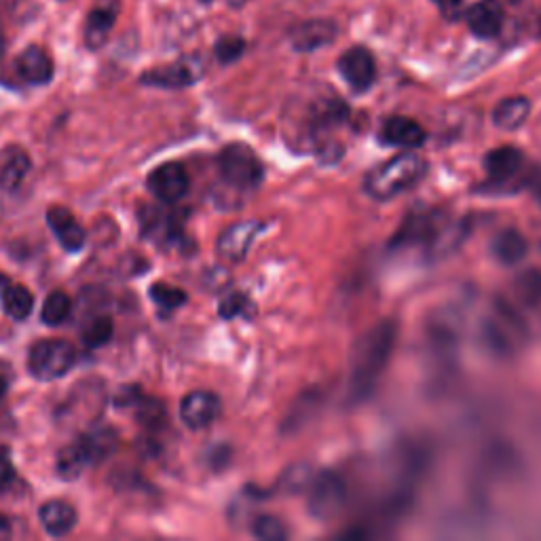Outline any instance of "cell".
Instances as JSON below:
<instances>
[{
    "mask_svg": "<svg viewBox=\"0 0 541 541\" xmlns=\"http://www.w3.org/2000/svg\"><path fill=\"white\" fill-rule=\"evenodd\" d=\"M9 286V279L5 275H0V294H3V290Z\"/></svg>",
    "mask_w": 541,
    "mask_h": 541,
    "instance_id": "ab89813d",
    "label": "cell"
},
{
    "mask_svg": "<svg viewBox=\"0 0 541 541\" xmlns=\"http://www.w3.org/2000/svg\"><path fill=\"white\" fill-rule=\"evenodd\" d=\"M87 465L89 459L79 442L66 446V449H62L58 455V474L62 480H77Z\"/></svg>",
    "mask_w": 541,
    "mask_h": 541,
    "instance_id": "d4e9b609",
    "label": "cell"
},
{
    "mask_svg": "<svg viewBox=\"0 0 541 541\" xmlns=\"http://www.w3.org/2000/svg\"><path fill=\"white\" fill-rule=\"evenodd\" d=\"M218 167H220V176L233 189L241 191H250L260 186L265 178V167L263 161L258 159V155L252 151L248 144H229L222 148V153L218 157Z\"/></svg>",
    "mask_w": 541,
    "mask_h": 541,
    "instance_id": "3957f363",
    "label": "cell"
},
{
    "mask_svg": "<svg viewBox=\"0 0 541 541\" xmlns=\"http://www.w3.org/2000/svg\"><path fill=\"white\" fill-rule=\"evenodd\" d=\"M516 294L525 305H541V269H527L516 277Z\"/></svg>",
    "mask_w": 541,
    "mask_h": 541,
    "instance_id": "484cf974",
    "label": "cell"
},
{
    "mask_svg": "<svg viewBox=\"0 0 541 541\" xmlns=\"http://www.w3.org/2000/svg\"><path fill=\"white\" fill-rule=\"evenodd\" d=\"M5 391H7V383H5V379H0V400L5 398Z\"/></svg>",
    "mask_w": 541,
    "mask_h": 541,
    "instance_id": "60d3db41",
    "label": "cell"
},
{
    "mask_svg": "<svg viewBox=\"0 0 541 541\" xmlns=\"http://www.w3.org/2000/svg\"><path fill=\"white\" fill-rule=\"evenodd\" d=\"M136 408H138V419L146 425V427H159L165 419V408L159 400H153V398H140L136 402Z\"/></svg>",
    "mask_w": 541,
    "mask_h": 541,
    "instance_id": "d6a6232c",
    "label": "cell"
},
{
    "mask_svg": "<svg viewBox=\"0 0 541 541\" xmlns=\"http://www.w3.org/2000/svg\"><path fill=\"white\" fill-rule=\"evenodd\" d=\"M17 72L30 85H47L53 79V62L43 47L30 45L17 58Z\"/></svg>",
    "mask_w": 541,
    "mask_h": 541,
    "instance_id": "ac0fdd59",
    "label": "cell"
},
{
    "mask_svg": "<svg viewBox=\"0 0 541 541\" xmlns=\"http://www.w3.org/2000/svg\"><path fill=\"white\" fill-rule=\"evenodd\" d=\"M246 3H250V0H229V5H231L233 9H239V7H244Z\"/></svg>",
    "mask_w": 541,
    "mask_h": 541,
    "instance_id": "f35d334b",
    "label": "cell"
},
{
    "mask_svg": "<svg viewBox=\"0 0 541 541\" xmlns=\"http://www.w3.org/2000/svg\"><path fill=\"white\" fill-rule=\"evenodd\" d=\"M30 172V159L26 153L17 151L7 157V161L0 167V186L5 191H17L22 186L24 178Z\"/></svg>",
    "mask_w": 541,
    "mask_h": 541,
    "instance_id": "cb8c5ba5",
    "label": "cell"
},
{
    "mask_svg": "<svg viewBox=\"0 0 541 541\" xmlns=\"http://www.w3.org/2000/svg\"><path fill=\"white\" fill-rule=\"evenodd\" d=\"M201 3H212V0H201Z\"/></svg>",
    "mask_w": 541,
    "mask_h": 541,
    "instance_id": "ee69618b",
    "label": "cell"
},
{
    "mask_svg": "<svg viewBox=\"0 0 541 541\" xmlns=\"http://www.w3.org/2000/svg\"><path fill=\"white\" fill-rule=\"evenodd\" d=\"M246 53V41L241 36H222L214 47V55L220 64H235Z\"/></svg>",
    "mask_w": 541,
    "mask_h": 541,
    "instance_id": "1f68e13d",
    "label": "cell"
},
{
    "mask_svg": "<svg viewBox=\"0 0 541 541\" xmlns=\"http://www.w3.org/2000/svg\"><path fill=\"white\" fill-rule=\"evenodd\" d=\"M252 535L260 541H284L288 537V529L277 516L260 514L252 522Z\"/></svg>",
    "mask_w": 541,
    "mask_h": 541,
    "instance_id": "f546056e",
    "label": "cell"
},
{
    "mask_svg": "<svg viewBox=\"0 0 541 541\" xmlns=\"http://www.w3.org/2000/svg\"><path fill=\"white\" fill-rule=\"evenodd\" d=\"M252 309V303L248 301V296L233 292L227 298H222V303L218 307V313L225 317V320H235V317L248 315V311Z\"/></svg>",
    "mask_w": 541,
    "mask_h": 541,
    "instance_id": "836d02e7",
    "label": "cell"
},
{
    "mask_svg": "<svg viewBox=\"0 0 541 541\" xmlns=\"http://www.w3.org/2000/svg\"><path fill=\"white\" fill-rule=\"evenodd\" d=\"M522 163H525V157L518 151L516 146H499L493 148V151L484 159V170H487L489 178L497 184L508 182L516 178L522 170Z\"/></svg>",
    "mask_w": 541,
    "mask_h": 541,
    "instance_id": "e0dca14e",
    "label": "cell"
},
{
    "mask_svg": "<svg viewBox=\"0 0 541 541\" xmlns=\"http://www.w3.org/2000/svg\"><path fill=\"white\" fill-rule=\"evenodd\" d=\"M339 28L332 20H311L301 26H296L290 34V43L296 51L311 53L330 45L337 39Z\"/></svg>",
    "mask_w": 541,
    "mask_h": 541,
    "instance_id": "2e32d148",
    "label": "cell"
},
{
    "mask_svg": "<svg viewBox=\"0 0 541 541\" xmlns=\"http://www.w3.org/2000/svg\"><path fill=\"white\" fill-rule=\"evenodd\" d=\"M47 225L53 231L55 239H58V244L66 252L77 254V252H81L85 248L87 233L79 225V220L74 218V214L68 212L66 208H51L47 212Z\"/></svg>",
    "mask_w": 541,
    "mask_h": 541,
    "instance_id": "9a60e30c",
    "label": "cell"
},
{
    "mask_svg": "<svg viewBox=\"0 0 541 541\" xmlns=\"http://www.w3.org/2000/svg\"><path fill=\"white\" fill-rule=\"evenodd\" d=\"M531 102L522 96L501 100L493 113V123L503 129V132H514L522 123L529 119Z\"/></svg>",
    "mask_w": 541,
    "mask_h": 541,
    "instance_id": "7402d4cb",
    "label": "cell"
},
{
    "mask_svg": "<svg viewBox=\"0 0 541 541\" xmlns=\"http://www.w3.org/2000/svg\"><path fill=\"white\" fill-rule=\"evenodd\" d=\"M77 442L81 444V449L85 451V455L89 459V465L113 457L115 451L119 449V436L115 434V429H110V427L91 429V432L83 434Z\"/></svg>",
    "mask_w": 541,
    "mask_h": 541,
    "instance_id": "ffe728a7",
    "label": "cell"
},
{
    "mask_svg": "<svg viewBox=\"0 0 541 541\" xmlns=\"http://www.w3.org/2000/svg\"><path fill=\"white\" fill-rule=\"evenodd\" d=\"M307 493H309L307 501L309 514L317 520H332L345 510L347 484L339 474L334 472L315 474Z\"/></svg>",
    "mask_w": 541,
    "mask_h": 541,
    "instance_id": "5b68a950",
    "label": "cell"
},
{
    "mask_svg": "<svg viewBox=\"0 0 541 541\" xmlns=\"http://www.w3.org/2000/svg\"><path fill=\"white\" fill-rule=\"evenodd\" d=\"M493 256L499 260L501 265L506 267H514L518 265L522 258L527 256L529 244L525 235L516 229H503L495 239H493Z\"/></svg>",
    "mask_w": 541,
    "mask_h": 541,
    "instance_id": "44dd1931",
    "label": "cell"
},
{
    "mask_svg": "<svg viewBox=\"0 0 541 541\" xmlns=\"http://www.w3.org/2000/svg\"><path fill=\"white\" fill-rule=\"evenodd\" d=\"M436 5H440L442 9H457L463 0H434Z\"/></svg>",
    "mask_w": 541,
    "mask_h": 541,
    "instance_id": "74e56055",
    "label": "cell"
},
{
    "mask_svg": "<svg viewBox=\"0 0 541 541\" xmlns=\"http://www.w3.org/2000/svg\"><path fill=\"white\" fill-rule=\"evenodd\" d=\"M339 72L353 91H368L377 79V62L366 47H351L339 58Z\"/></svg>",
    "mask_w": 541,
    "mask_h": 541,
    "instance_id": "ba28073f",
    "label": "cell"
},
{
    "mask_svg": "<svg viewBox=\"0 0 541 541\" xmlns=\"http://www.w3.org/2000/svg\"><path fill=\"white\" fill-rule=\"evenodd\" d=\"M77 362V351L62 339H49L36 343L30 349L28 370L34 379L39 381H55L62 379L66 372Z\"/></svg>",
    "mask_w": 541,
    "mask_h": 541,
    "instance_id": "277c9868",
    "label": "cell"
},
{
    "mask_svg": "<svg viewBox=\"0 0 541 541\" xmlns=\"http://www.w3.org/2000/svg\"><path fill=\"white\" fill-rule=\"evenodd\" d=\"M398 343L396 322L385 320L372 326L356 343L351 353L347 394L349 404H362L375 394L383 372L391 360Z\"/></svg>",
    "mask_w": 541,
    "mask_h": 541,
    "instance_id": "6da1fadb",
    "label": "cell"
},
{
    "mask_svg": "<svg viewBox=\"0 0 541 541\" xmlns=\"http://www.w3.org/2000/svg\"><path fill=\"white\" fill-rule=\"evenodd\" d=\"M205 72V64L199 55H186V58L170 64L144 72L140 83L146 87L157 89H184L195 85Z\"/></svg>",
    "mask_w": 541,
    "mask_h": 541,
    "instance_id": "8992f818",
    "label": "cell"
},
{
    "mask_svg": "<svg viewBox=\"0 0 541 541\" xmlns=\"http://www.w3.org/2000/svg\"><path fill=\"white\" fill-rule=\"evenodd\" d=\"M265 231V225L258 220H244L235 222L229 229H225L218 237V254L220 258L229 260V263H239L244 260L256 241V237Z\"/></svg>",
    "mask_w": 541,
    "mask_h": 541,
    "instance_id": "9c48e42d",
    "label": "cell"
},
{
    "mask_svg": "<svg viewBox=\"0 0 541 541\" xmlns=\"http://www.w3.org/2000/svg\"><path fill=\"white\" fill-rule=\"evenodd\" d=\"M508 3H510V5H516V3H520V0H508Z\"/></svg>",
    "mask_w": 541,
    "mask_h": 541,
    "instance_id": "7bdbcfd3",
    "label": "cell"
},
{
    "mask_svg": "<svg viewBox=\"0 0 541 541\" xmlns=\"http://www.w3.org/2000/svg\"><path fill=\"white\" fill-rule=\"evenodd\" d=\"M503 20H506V13H503L499 0H478L465 13V22H468L472 34L484 41L497 39L503 28Z\"/></svg>",
    "mask_w": 541,
    "mask_h": 541,
    "instance_id": "4fadbf2b",
    "label": "cell"
},
{
    "mask_svg": "<svg viewBox=\"0 0 541 541\" xmlns=\"http://www.w3.org/2000/svg\"><path fill=\"white\" fill-rule=\"evenodd\" d=\"M11 537V522L7 516L0 514V539H9Z\"/></svg>",
    "mask_w": 541,
    "mask_h": 541,
    "instance_id": "d590c367",
    "label": "cell"
},
{
    "mask_svg": "<svg viewBox=\"0 0 541 541\" xmlns=\"http://www.w3.org/2000/svg\"><path fill=\"white\" fill-rule=\"evenodd\" d=\"M531 191H533L537 203L541 205V174H537V176L531 178Z\"/></svg>",
    "mask_w": 541,
    "mask_h": 541,
    "instance_id": "8d00e7d4",
    "label": "cell"
},
{
    "mask_svg": "<svg viewBox=\"0 0 541 541\" xmlns=\"http://www.w3.org/2000/svg\"><path fill=\"white\" fill-rule=\"evenodd\" d=\"M70 309H72V303L68 294L62 290H55L45 298L41 317L47 326H60L70 315Z\"/></svg>",
    "mask_w": 541,
    "mask_h": 541,
    "instance_id": "4316f807",
    "label": "cell"
},
{
    "mask_svg": "<svg viewBox=\"0 0 541 541\" xmlns=\"http://www.w3.org/2000/svg\"><path fill=\"white\" fill-rule=\"evenodd\" d=\"M113 332H115L113 320H110L108 315H98V317H93V320H89V324L81 332V337L87 347L96 349L113 339Z\"/></svg>",
    "mask_w": 541,
    "mask_h": 541,
    "instance_id": "83f0119b",
    "label": "cell"
},
{
    "mask_svg": "<svg viewBox=\"0 0 541 541\" xmlns=\"http://www.w3.org/2000/svg\"><path fill=\"white\" fill-rule=\"evenodd\" d=\"M220 415V400L212 391H191L180 404V419L189 429L210 427Z\"/></svg>",
    "mask_w": 541,
    "mask_h": 541,
    "instance_id": "7c38bea8",
    "label": "cell"
},
{
    "mask_svg": "<svg viewBox=\"0 0 541 541\" xmlns=\"http://www.w3.org/2000/svg\"><path fill=\"white\" fill-rule=\"evenodd\" d=\"M427 174V161L417 153H402L370 170L364 178V191L377 201H389L413 189Z\"/></svg>",
    "mask_w": 541,
    "mask_h": 541,
    "instance_id": "7a4b0ae2",
    "label": "cell"
},
{
    "mask_svg": "<svg viewBox=\"0 0 541 541\" xmlns=\"http://www.w3.org/2000/svg\"><path fill=\"white\" fill-rule=\"evenodd\" d=\"M119 7H121L119 0H98V3L89 11L83 36H85V45L91 51L100 49L108 41V34L113 32L115 22L119 17Z\"/></svg>",
    "mask_w": 541,
    "mask_h": 541,
    "instance_id": "8fae6325",
    "label": "cell"
},
{
    "mask_svg": "<svg viewBox=\"0 0 541 541\" xmlns=\"http://www.w3.org/2000/svg\"><path fill=\"white\" fill-rule=\"evenodd\" d=\"M5 49V36H3V26H0V55H3Z\"/></svg>",
    "mask_w": 541,
    "mask_h": 541,
    "instance_id": "b9f144b4",
    "label": "cell"
},
{
    "mask_svg": "<svg viewBox=\"0 0 541 541\" xmlns=\"http://www.w3.org/2000/svg\"><path fill=\"white\" fill-rule=\"evenodd\" d=\"M13 480H15L13 463H11V459L7 455L0 453V491L7 489Z\"/></svg>",
    "mask_w": 541,
    "mask_h": 541,
    "instance_id": "e575fe53",
    "label": "cell"
},
{
    "mask_svg": "<svg viewBox=\"0 0 541 541\" xmlns=\"http://www.w3.org/2000/svg\"><path fill=\"white\" fill-rule=\"evenodd\" d=\"M151 298L157 307H161L165 311H176L186 303V298L189 296H186V292L180 288L167 286V284H155L151 288Z\"/></svg>",
    "mask_w": 541,
    "mask_h": 541,
    "instance_id": "4dcf8cb0",
    "label": "cell"
},
{
    "mask_svg": "<svg viewBox=\"0 0 541 541\" xmlns=\"http://www.w3.org/2000/svg\"><path fill=\"white\" fill-rule=\"evenodd\" d=\"M514 337H525V326L506 301H499L495 305V315L484 324V341L495 353H506L514 349Z\"/></svg>",
    "mask_w": 541,
    "mask_h": 541,
    "instance_id": "52a82bcc",
    "label": "cell"
},
{
    "mask_svg": "<svg viewBox=\"0 0 541 541\" xmlns=\"http://www.w3.org/2000/svg\"><path fill=\"white\" fill-rule=\"evenodd\" d=\"M146 186L159 201L176 203L189 191V174H186L184 165L170 161L153 170V174L146 180Z\"/></svg>",
    "mask_w": 541,
    "mask_h": 541,
    "instance_id": "30bf717a",
    "label": "cell"
},
{
    "mask_svg": "<svg viewBox=\"0 0 541 541\" xmlns=\"http://www.w3.org/2000/svg\"><path fill=\"white\" fill-rule=\"evenodd\" d=\"M427 140L425 129L410 117H391L381 127V142L400 148V151H415Z\"/></svg>",
    "mask_w": 541,
    "mask_h": 541,
    "instance_id": "5bb4252c",
    "label": "cell"
},
{
    "mask_svg": "<svg viewBox=\"0 0 541 541\" xmlns=\"http://www.w3.org/2000/svg\"><path fill=\"white\" fill-rule=\"evenodd\" d=\"M3 309L9 317H13V320L22 322L26 320V317L32 313V307H34V296L32 292L26 288V286H7L3 290Z\"/></svg>",
    "mask_w": 541,
    "mask_h": 541,
    "instance_id": "603a6c76",
    "label": "cell"
},
{
    "mask_svg": "<svg viewBox=\"0 0 541 541\" xmlns=\"http://www.w3.org/2000/svg\"><path fill=\"white\" fill-rule=\"evenodd\" d=\"M39 518L43 529L51 537H64L74 529V525H77V512H74L70 503L60 499L47 501L39 512Z\"/></svg>",
    "mask_w": 541,
    "mask_h": 541,
    "instance_id": "d6986e66",
    "label": "cell"
},
{
    "mask_svg": "<svg viewBox=\"0 0 541 541\" xmlns=\"http://www.w3.org/2000/svg\"><path fill=\"white\" fill-rule=\"evenodd\" d=\"M313 478H315V472L309 463H294L282 474V478H279V487H282L286 493H301L309 489Z\"/></svg>",
    "mask_w": 541,
    "mask_h": 541,
    "instance_id": "f1b7e54d",
    "label": "cell"
}]
</instances>
